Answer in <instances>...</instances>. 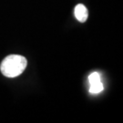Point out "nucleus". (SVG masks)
<instances>
[{"label":"nucleus","mask_w":123,"mask_h":123,"mask_svg":"<svg viewBox=\"0 0 123 123\" xmlns=\"http://www.w3.org/2000/svg\"><path fill=\"white\" fill-rule=\"evenodd\" d=\"M88 81L90 84L89 92L91 94H98L103 90V84L101 82L100 77L98 72H93L92 74L89 75Z\"/></svg>","instance_id":"2"},{"label":"nucleus","mask_w":123,"mask_h":123,"mask_svg":"<svg viewBox=\"0 0 123 123\" xmlns=\"http://www.w3.org/2000/svg\"><path fill=\"white\" fill-rule=\"evenodd\" d=\"M26 64V59L22 56L10 55L2 61L0 70L2 74L7 78H16L24 72Z\"/></svg>","instance_id":"1"},{"label":"nucleus","mask_w":123,"mask_h":123,"mask_svg":"<svg viewBox=\"0 0 123 123\" xmlns=\"http://www.w3.org/2000/svg\"><path fill=\"white\" fill-rule=\"evenodd\" d=\"M88 9L82 4H79L75 7V17L79 22L84 23L88 19Z\"/></svg>","instance_id":"3"}]
</instances>
